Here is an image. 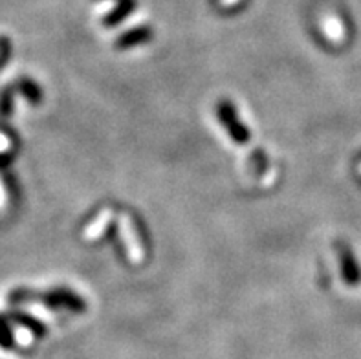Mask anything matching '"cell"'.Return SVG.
Masks as SVG:
<instances>
[{"label": "cell", "mask_w": 361, "mask_h": 359, "mask_svg": "<svg viewBox=\"0 0 361 359\" xmlns=\"http://www.w3.org/2000/svg\"><path fill=\"white\" fill-rule=\"evenodd\" d=\"M13 336L9 332V328L6 327V323L0 319V346L4 348H13Z\"/></svg>", "instance_id": "cell-1"}]
</instances>
